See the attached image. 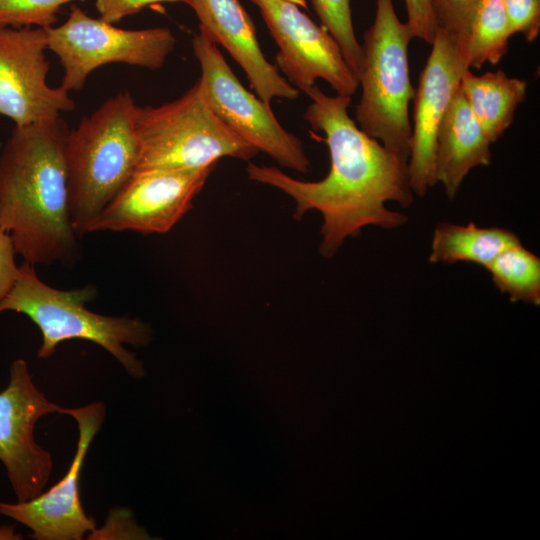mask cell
I'll list each match as a JSON object with an SVG mask.
<instances>
[{
    "instance_id": "obj_1",
    "label": "cell",
    "mask_w": 540,
    "mask_h": 540,
    "mask_svg": "<svg viewBox=\"0 0 540 540\" xmlns=\"http://www.w3.org/2000/svg\"><path fill=\"white\" fill-rule=\"evenodd\" d=\"M306 95L312 100L304 120L314 131L325 134L330 170L319 181H302L277 167L249 163L250 180L275 187L296 203L294 217L308 211L323 217L319 252L335 255L348 237L366 226L385 229L406 223L402 213L386 207L397 202L408 207L413 191L408 177V159L386 148L363 132L348 114L350 96L326 95L314 85Z\"/></svg>"
},
{
    "instance_id": "obj_2",
    "label": "cell",
    "mask_w": 540,
    "mask_h": 540,
    "mask_svg": "<svg viewBox=\"0 0 540 540\" xmlns=\"http://www.w3.org/2000/svg\"><path fill=\"white\" fill-rule=\"evenodd\" d=\"M68 133L60 116L14 126L0 152V230L32 266L69 264L79 251L69 204Z\"/></svg>"
},
{
    "instance_id": "obj_3",
    "label": "cell",
    "mask_w": 540,
    "mask_h": 540,
    "mask_svg": "<svg viewBox=\"0 0 540 540\" xmlns=\"http://www.w3.org/2000/svg\"><path fill=\"white\" fill-rule=\"evenodd\" d=\"M136 109L130 93L119 92L68 133L65 157L69 204L78 236L87 233L137 169Z\"/></svg>"
},
{
    "instance_id": "obj_4",
    "label": "cell",
    "mask_w": 540,
    "mask_h": 540,
    "mask_svg": "<svg viewBox=\"0 0 540 540\" xmlns=\"http://www.w3.org/2000/svg\"><path fill=\"white\" fill-rule=\"evenodd\" d=\"M96 294L92 285L71 290L53 288L39 279L32 265L24 262L13 287L0 301V313L25 314L38 326L42 334L38 358L50 357L57 345L66 340L82 339L109 352L132 377H142L141 361L124 345L146 346L152 336L150 327L140 319L90 311L85 305Z\"/></svg>"
},
{
    "instance_id": "obj_5",
    "label": "cell",
    "mask_w": 540,
    "mask_h": 540,
    "mask_svg": "<svg viewBox=\"0 0 540 540\" xmlns=\"http://www.w3.org/2000/svg\"><path fill=\"white\" fill-rule=\"evenodd\" d=\"M375 2L374 20L361 44V97L355 120L367 135L409 160V107L415 89L410 78L408 48L414 37L407 23L399 20L393 0Z\"/></svg>"
},
{
    "instance_id": "obj_6",
    "label": "cell",
    "mask_w": 540,
    "mask_h": 540,
    "mask_svg": "<svg viewBox=\"0 0 540 540\" xmlns=\"http://www.w3.org/2000/svg\"><path fill=\"white\" fill-rule=\"evenodd\" d=\"M139 148L136 171L198 169L232 157L250 160L258 151L210 109L199 81L179 98L136 109Z\"/></svg>"
},
{
    "instance_id": "obj_7",
    "label": "cell",
    "mask_w": 540,
    "mask_h": 540,
    "mask_svg": "<svg viewBox=\"0 0 540 540\" xmlns=\"http://www.w3.org/2000/svg\"><path fill=\"white\" fill-rule=\"evenodd\" d=\"M48 49L64 68L61 87L80 91L88 75L109 63H125L150 70L160 69L176 45L167 27L125 30L102 18L90 17L76 5L58 27L44 28Z\"/></svg>"
},
{
    "instance_id": "obj_8",
    "label": "cell",
    "mask_w": 540,
    "mask_h": 540,
    "mask_svg": "<svg viewBox=\"0 0 540 540\" xmlns=\"http://www.w3.org/2000/svg\"><path fill=\"white\" fill-rule=\"evenodd\" d=\"M192 48L201 68L198 81L214 114L258 152L288 169L309 172L310 161L301 140L282 127L270 104L242 85L217 44L199 32Z\"/></svg>"
},
{
    "instance_id": "obj_9",
    "label": "cell",
    "mask_w": 540,
    "mask_h": 540,
    "mask_svg": "<svg viewBox=\"0 0 540 540\" xmlns=\"http://www.w3.org/2000/svg\"><path fill=\"white\" fill-rule=\"evenodd\" d=\"M251 1L278 46L275 66L295 88L306 94L317 79H322L338 95L351 97L356 93L358 79L338 43L322 25L289 0Z\"/></svg>"
},
{
    "instance_id": "obj_10",
    "label": "cell",
    "mask_w": 540,
    "mask_h": 540,
    "mask_svg": "<svg viewBox=\"0 0 540 540\" xmlns=\"http://www.w3.org/2000/svg\"><path fill=\"white\" fill-rule=\"evenodd\" d=\"M61 410L36 387L26 361L14 360L0 391V461L19 502L42 493L49 481L52 456L38 445L34 431L40 418Z\"/></svg>"
},
{
    "instance_id": "obj_11",
    "label": "cell",
    "mask_w": 540,
    "mask_h": 540,
    "mask_svg": "<svg viewBox=\"0 0 540 540\" xmlns=\"http://www.w3.org/2000/svg\"><path fill=\"white\" fill-rule=\"evenodd\" d=\"M153 169L135 171L90 224L88 232H168L192 207L196 195L215 169Z\"/></svg>"
},
{
    "instance_id": "obj_12",
    "label": "cell",
    "mask_w": 540,
    "mask_h": 540,
    "mask_svg": "<svg viewBox=\"0 0 540 540\" xmlns=\"http://www.w3.org/2000/svg\"><path fill=\"white\" fill-rule=\"evenodd\" d=\"M44 28H0V116L15 126L55 119L75 108L68 91L47 83Z\"/></svg>"
},
{
    "instance_id": "obj_13",
    "label": "cell",
    "mask_w": 540,
    "mask_h": 540,
    "mask_svg": "<svg viewBox=\"0 0 540 540\" xmlns=\"http://www.w3.org/2000/svg\"><path fill=\"white\" fill-rule=\"evenodd\" d=\"M61 414L71 416L78 427L76 451L65 475L32 499L0 502V515L29 528L37 540H81L97 528L82 507L79 482L89 447L102 426L105 406L93 402L78 408L62 407Z\"/></svg>"
},
{
    "instance_id": "obj_14",
    "label": "cell",
    "mask_w": 540,
    "mask_h": 540,
    "mask_svg": "<svg viewBox=\"0 0 540 540\" xmlns=\"http://www.w3.org/2000/svg\"><path fill=\"white\" fill-rule=\"evenodd\" d=\"M413 98L408 177L413 193L423 196L437 181V133L462 75L469 70L460 44L437 29Z\"/></svg>"
},
{
    "instance_id": "obj_15",
    "label": "cell",
    "mask_w": 540,
    "mask_h": 540,
    "mask_svg": "<svg viewBox=\"0 0 540 540\" xmlns=\"http://www.w3.org/2000/svg\"><path fill=\"white\" fill-rule=\"evenodd\" d=\"M188 5L199 20V32L231 54L261 100L297 99L300 91L264 56L255 25L239 0H189Z\"/></svg>"
},
{
    "instance_id": "obj_16",
    "label": "cell",
    "mask_w": 540,
    "mask_h": 540,
    "mask_svg": "<svg viewBox=\"0 0 540 540\" xmlns=\"http://www.w3.org/2000/svg\"><path fill=\"white\" fill-rule=\"evenodd\" d=\"M491 142L458 90L440 124L435 152V176L453 199L467 174L491 162Z\"/></svg>"
},
{
    "instance_id": "obj_17",
    "label": "cell",
    "mask_w": 540,
    "mask_h": 540,
    "mask_svg": "<svg viewBox=\"0 0 540 540\" xmlns=\"http://www.w3.org/2000/svg\"><path fill=\"white\" fill-rule=\"evenodd\" d=\"M527 82L509 77L504 71L461 77L459 90L491 143L496 142L514 120L518 105L525 99Z\"/></svg>"
},
{
    "instance_id": "obj_18",
    "label": "cell",
    "mask_w": 540,
    "mask_h": 540,
    "mask_svg": "<svg viewBox=\"0 0 540 540\" xmlns=\"http://www.w3.org/2000/svg\"><path fill=\"white\" fill-rule=\"evenodd\" d=\"M521 243L508 229L439 223L433 232L429 261L474 263L486 268L502 251Z\"/></svg>"
},
{
    "instance_id": "obj_19",
    "label": "cell",
    "mask_w": 540,
    "mask_h": 540,
    "mask_svg": "<svg viewBox=\"0 0 540 540\" xmlns=\"http://www.w3.org/2000/svg\"><path fill=\"white\" fill-rule=\"evenodd\" d=\"M511 36L503 0H481L463 46L469 68L499 63L508 50Z\"/></svg>"
},
{
    "instance_id": "obj_20",
    "label": "cell",
    "mask_w": 540,
    "mask_h": 540,
    "mask_svg": "<svg viewBox=\"0 0 540 540\" xmlns=\"http://www.w3.org/2000/svg\"><path fill=\"white\" fill-rule=\"evenodd\" d=\"M486 269L513 302L540 303V258L521 243L502 251Z\"/></svg>"
},
{
    "instance_id": "obj_21",
    "label": "cell",
    "mask_w": 540,
    "mask_h": 540,
    "mask_svg": "<svg viewBox=\"0 0 540 540\" xmlns=\"http://www.w3.org/2000/svg\"><path fill=\"white\" fill-rule=\"evenodd\" d=\"M322 26L338 43L348 66L358 79L361 67V44L352 22L350 0H311Z\"/></svg>"
},
{
    "instance_id": "obj_22",
    "label": "cell",
    "mask_w": 540,
    "mask_h": 540,
    "mask_svg": "<svg viewBox=\"0 0 540 540\" xmlns=\"http://www.w3.org/2000/svg\"><path fill=\"white\" fill-rule=\"evenodd\" d=\"M73 0H0V28L51 27L57 13Z\"/></svg>"
},
{
    "instance_id": "obj_23",
    "label": "cell",
    "mask_w": 540,
    "mask_h": 540,
    "mask_svg": "<svg viewBox=\"0 0 540 540\" xmlns=\"http://www.w3.org/2000/svg\"><path fill=\"white\" fill-rule=\"evenodd\" d=\"M480 1L430 0L436 30L439 29L456 40L462 51Z\"/></svg>"
},
{
    "instance_id": "obj_24",
    "label": "cell",
    "mask_w": 540,
    "mask_h": 540,
    "mask_svg": "<svg viewBox=\"0 0 540 540\" xmlns=\"http://www.w3.org/2000/svg\"><path fill=\"white\" fill-rule=\"evenodd\" d=\"M503 5L511 35L534 41L540 33V0H503Z\"/></svg>"
},
{
    "instance_id": "obj_25",
    "label": "cell",
    "mask_w": 540,
    "mask_h": 540,
    "mask_svg": "<svg viewBox=\"0 0 540 540\" xmlns=\"http://www.w3.org/2000/svg\"><path fill=\"white\" fill-rule=\"evenodd\" d=\"M407 12V25L413 37L431 44L436 26L430 0H404Z\"/></svg>"
},
{
    "instance_id": "obj_26",
    "label": "cell",
    "mask_w": 540,
    "mask_h": 540,
    "mask_svg": "<svg viewBox=\"0 0 540 540\" xmlns=\"http://www.w3.org/2000/svg\"><path fill=\"white\" fill-rule=\"evenodd\" d=\"M160 2H182L189 4V0H96V9L100 18L116 23L121 19L140 12L147 6Z\"/></svg>"
},
{
    "instance_id": "obj_27",
    "label": "cell",
    "mask_w": 540,
    "mask_h": 540,
    "mask_svg": "<svg viewBox=\"0 0 540 540\" xmlns=\"http://www.w3.org/2000/svg\"><path fill=\"white\" fill-rule=\"evenodd\" d=\"M11 236L0 230V301L9 293L19 274Z\"/></svg>"
},
{
    "instance_id": "obj_28",
    "label": "cell",
    "mask_w": 540,
    "mask_h": 540,
    "mask_svg": "<svg viewBox=\"0 0 540 540\" xmlns=\"http://www.w3.org/2000/svg\"><path fill=\"white\" fill-rule=\"evenodd\" d=\"M289 1L295 3V4L298 5L299 7H302V8L307 9V2H306V0H289Z\"/></svg>"
}]
</instances>
